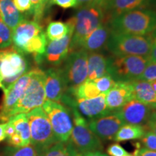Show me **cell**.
Returning <instances> with one entry per match:
<instances>
[{
    "label": "cell",
    "mask_w": 156,
    "mask_h": 156,
    "mask_svg": "<svg viewBox=\"0 0 156 156\" xmlns=\"http://www.w3.org/2000/svg\"><path fill=\"white\" fill-rule=\"evenodd\" d=\"M111 30L123 34L145 36L156 28V12L136 9L113 17Z\"/></svg>",
    "instance_id": "6da1fadb"
},
{
    "label": "cell",
    "mask_w": 156,
    "mask_h": 156,
    "mask_svg": "<svg viewBox=\"0 0 156 156\" xmlns=\"http://www.w3.org/2000/svg\"><path fill=\"white\" fill-rule=\"evenodd\" d=\"M106 46L114 56L149 57L151 44L149 36H136L111 30Z\"/></svg>",
    "instance_id": "7a4b0ae2"
},
{
    "label": "cell",
    "mask_w": 156,
    "mask_h": 156,
    "mask_svg": "<svg viewBox=\"0 0 156 156\" xmlns=\"http://www.w3.org/2000/svg\"><path fill=\"white\" fill-rule=\"evenodd\" d=\"M26 114L30 125V145L34 146L37 154L58 142L48 117L41 106L33 109Z\"/></svg>",
    "instance_id": "3957f363"
},
{
    "label": "cell",
    "mask_w": 156,
    "mask_h": 156,
    "mask_svg": "<svg viewBox=\"0 0 156 156\" xmlns=\"http://www.w3.org/2000/svg\"><path fill=\"white\" fill-rule=\"evenodd\" d=\"M108 75L116 82L130 83L138 80L149 63V57L142 56H114L108 58Z\"/></svg>",
    "instance_id": "277c9868"
},
{
    "label": "cell",
    "mask_w": 156,
    "mask_h": 156,
    "mask_svg": "<svg viewBox=\"0 0 156 156\" xmlns=\"http://www.w3.org/2000/svg\"><path fill=\"white\" fill-rule=\"evenodd\" d=\"M73 18L75 21V29L70 44V49L82 47L87 36L102 25L103 13L102 9L93 4L81 7Z\"/></svg>",
    "instance_id": "5b68a950"
},
{
    "label": "cell",
    "mask_w": 156,
    "mask_h": 156,
    "mask_svg": "<svg viewBox=\"0 0 156 156\" xmlns=\"http://www.w3.org/2000/svg\"><path fill=\"white\" fill-rule=\"evenodd\" d=\"M30 70L31 77L28 87L12 111L11 117L19 114H27L33 109L42 106L46 101L45 72L39 68H34Z\"/></svg>",
    "instance_id": "8992f818"
},
{
    "label": "cell",
    "mask_w": 156,
    "mask_h": 156,
    "mask_svg": "<svg viewBox=\"0 0 156 156\" xmlns=\"http://www.w3.org/2000/svg\"><path fill=\"white\" fill-rule=\"evenodd\" d=\"M73 129L69 141L79 153L95 152L103 149L101 140L90 129L88 123L76 108H72Z\"/></svg>",
    "instance_id": "52a82bcc"
},
{
    "label": "cell",
    "mask_w": 156,
    "mask_h": 156,
    "mask_svg": "<svg viewBox=\"0 0 156 156\" xmlns=\"http://www.w3.org/2000/svg\"><path fill=\"white\" fill-rule=\"evenodd\" d=\"M28 72V64L22 52L14 46L0 49V77L5 89ZM2 89V90H3Z\"/></svg>",
    "instance_id": "ba28073f"
},
{
    "label": "cell",
    "mask_w": 156,
    "mask_h": 156,
    "mask_svg": "<svg viewBox=\"0 0 156 156\" xmlns=\"http://www.w3.org/2000/svg\"><path fill=\"white\" fill-rule=\"evenodd\" d=\"M42 108L48 117L58 141L67 142L73 129V122L69 109L62 103L46 99L42 105Z\"/></svg>",
    "instance_id": "9c48e42d"
},
{
    "label": "cell",
    "mask_w": 156,
    "mask_h": 156,
    "mask_svg": "<svg viewBox=\"0 0 156 156\" xmlns=\"http://www.w3.org/2000/svg\"><path fill=\"white\" fill-rule=\"evenodd\" d=\"M87 51L81 49L74 51L65 59V65L62 70L67 89L75 88L87 79Z\"/></svg>",
    "instance_id": "30bf717a"
},
{
    "label": "cell",
    "mask_w": 156,
    "mask_h": 156,
    "mask_svg": "<svg viewBox=\"0 0 156 156\" xmlns=\"http://www.w3.org/2000/svg\"><path fill=\"white\" fill-rule=\"evenodd\" d=\"M31 77V70H29L19 79L3 89V98L0 105V121L7 122L11 117V112L16 106L25 90L28 87Z\"/></svg>",
    "instance_id": "8fae6325"
},
{
    "label": "cell",
    "mask_w": 156,
    "mask_h": 156,
    "mask_svg": "<svg viewBox=\"0 0 156 156\" xmlns=\"http://www.w3.org/2000/svg\"><path fill=\"white\" fill-rule=\"evenodd\" d=\"M124 122L115 112L99 118L91 119L88 122L90 129L100 140H113Z\"/></svg>",
    "instance_id": "7c38bea8"
},
{
    "label": "cell",
    "mask_w": 156,
    "mask_h": 156,
    "mask_svg": "<svg viewBox=\"0 0 156 156\" xmlns=\"http://www.w3.org/2000/svg\"><path fill=\"white\" fill-rule=\"evenodd\" d=\"M153 109L143 103L132 99L124 106L114 111L124 124L143 125L147 124Z\"/></svg>",
    "instance_id": "4fadbf2b"
},
{
    "label": "cell",
    "mask_w": 156,
    "mask_h": 156,
    "mask_svg": "<svg viewBox=\"0 0 156 156\" xmlns=\"http://www.w3.org/2000/svg\"><path fill=\"white\" fill-rule=\"evenodd\" d=\"M44 89L46 99L59 103L67 90V85L63 70L50 68L45 72Z\"/></svg>",
    "instance_id": "5bb4252c"
},
{
    "label": "cell",
    "mask_w": 156,
    "mask_h": 156,
    "mask_svg": "<svg viewBox=\"0 0 156 156\" xmlns=\"http://www.w3.org/2000/svg\"><path fill=\"white\" fill-rule=\"evenodd\" d=\"M73 33L74 29L63 38L48 42L44 57L48 64L58 66L67 58L69 53Z\"/></svg>",
    "instance_id": "9a60e30c"
},
{
    "label": "cell",
    "mask_w": 156,
    "mask_h": 156,
    "mask_svg": "<svg viewBox=\"0 0 156 156\" xmlns=\"http://www.w3.org/2000/svg\"><path fill=\"white\" fill-rule=\"evenodd\" d=\"M75 108L81 115L87 117L90 120L106 116L112 113L107 108L106 94L104 93H101L98 96L92 98H75Z\"/></svg>",
    "instance_id": "2e32d148"
},
{
    "label": "cell",
    "mask_w": 156,
    "mask_h": 156,
    "mask_svg": "<svg viewBox=\"0 0 156 156\" xmlns=\"http://www.w3.org/2000/svg\"><path fill=\"white\" fill-rule=\"evenodd\" d=\"M41 32L42 26L38 22L23 19L13 30L12 42L14 46L19 51L22 52L25 46Z\"/></svg>",
    "instance_id": "e0dca14e"
},
{
    "label": "cell",
    "mask_w": 156,
    "mask_h": 156,
    "mask_svg": "<svg viewBox=\"0 0 156 156\" xmlns=\"http://www.w3.org/2000/svg\"><path fill=\"white\" fill-rule=\"evenodd\" d=\"M132 99H134L133 87L131 83L127 82H116L115 86L106 94L107 108L112 112Z\"/></svg>",
    "instance_id": "ac0fdd59"
},
{
    "label": "cell",
    "mask_w": 156,
    "mask_h": 156,
    "mask_svg": "<svg viewBox=\"0 0 156 156\" xmlns=\"http://www.w3.org/2000/svg\"><path fill=\"white\" fill-rule=\"evenodd\" d=\"M130 83L133 87L134 99L147 105L153 110H155L156 92L153 89L151 83L141 80H136Z\"/></svg>",
    "instance_id": "d6986e66"
},
{
    "label": "cell",
    "mask_w": 156,
    "mask_h": 156,
    "mask_svg": "<svg viewBox=\"0 0 156 156\" xmlns=\"http://www.w3.org/2000/svg\"><path fill=\"white\" fill-rule=\"evenodd\" d=\"M88 73L87 79L94 80L103 76L108 75V61L102 54L91 52L87 56Z\"/></svg>",
    "instance_id": "ffe728a7"
},
{
    "label": "cell",
    "mask_w": 156,
    "mask_h": 156,
    "mask_svg": "<svg viewBox=\"0 0 156 156\" xmlns=\"http://www.w3.org/2000/svg\"><path fill=\"white\" fill-rule=\"evenodd\" d=\"M110 33L111 30L108 27L101 25L87 36L82 47L87 51L95 52L100 50L107 43Z\"/></svg>",
    "instance_id": "44dd1931"
},
{
    "label": "cell",
    "mask_w": 156,
    "mask_h": 156,
    "mask_svg": "<svg viewBox=\"0 0 156 156\" xmlns=\"http://www.w3.org/2000/svg\"><path fill=\"white\" fill-rule=\"evenodd\" d=\"M0 17L12 30L25 19L24 16L17 10L13 0H0Z\"/></svg>",
    "instance_id": "7402d4cb"
},
{
    "label": "cell",
    "mask_w": 156,
    "mask_h": 156,
    "mask_svg": "<svg viewBox=\"0 0 156 156\" xmlns=\"http://www.w3.org/2000/svg\"><path fill=\"white\" fill-rule=\"evenodd\" d=\"M73 29H75V21L73 17L67 23L53 21L49 23L46 28V38L48 39V41L58 40L65 36Z\"/></svg>",
    "instance_id": "603a6c76"
},
{
    "label": "cell",
    "mask_w": 156,
    "mask_h": 156,
    "mask_svg": "<svg viewBox=\"0 0 156 156\" xmlns=\"http://www.w3.org/2000/svg\"><path fill=\"white\" fill-rule=\"evenodd\" d=\"M15 129V133L18 134L23 140V147L30 144V130L26 114H19L12 116L8 120Z\"/></svg>",
    "instance_id": "cb8c5ba5"
},
{
    "label": "cell",
    "mask_w": 156,
    "mask_h": 156,
    "mask_svg": "<svg viewBox=\"0 0 156 156\" xmlns=\"http://www.w3.org/2000/svg\"><path fill=\"white\" fill-rule=\"evenodd\" d=\"M145 132L143 125L125 124L119 129L113 140L116 142H124L141 139Z\"/></svg>",
    "instance_id": "d4e9b609"
},
{
    "label": "cell",
    "mask_w": 156,
    "mask_h": 156,
    "mask_svg": "<svg viewBox=\"0 0 156 156\" xmlns=\"http://www.w3.org/2000/svg\"><path fill=\"white\" fill-rule=\"evenodd\" d=\"M67 92L77 99L92 98L101 94L93 80H86L75 88L67 89Z\"/></svg>",
    "instance_id": "484cf974"
},
{
    "label": "cell",
    "mask_w": 156,
    "mask_h": 156,
    "mask_svg": "<svg viewBox=\"0 0 156 156\" xmlns=\"http://www.w3.org/2000/svg\"><path fill=\"white\" fill-rule=\"evenodd\" d=\"M79 153L68 140L67 142H57L41 153L38 156H78Z\"/></svg>",
    "instance_id": "4316f807"
},
{
    "label": "cell",
    "mask_w": 156,
    "mask_h": 156,
    "mask_svg": "<svg viewBox=\"0 0 156 156\" xmlns=\"http://www.w3.org/2000/svg\"><path fill=\"white\" fill-rule=\"evenodd\" d=\"M147 2V0H113L109 6L113 17L134 9H140Z\"/></svg>",
    "instance_id": "83f0119b"
},
{
    "label": "cell",
    "mask_w": 156,
    "mask_h": 156,
    "mask_svg": "<svg viewBox=\"0 0 156 156\" xmlns=\"http://www.w3.org/2000/svg\"><path fill=\"white\" fill-rule=\"evenodd\" d=\"M2 156H38L34 146L28 145L21 147H8L4 151Z\"/></svg>",
    "instance_id": "f1b7e54d"
},
{
    "label": "cell",
    "mask_w": 156,
    "mask_h": 156,
    "mask_svg": "<svg viewBox=\"0 0 156 156\" xmlns=\"http://www.w3.org/2000/svg\"><path fill=\"white\" fill-rule=\"evenodd\" d=\"M13 30L9 28L0 17V49L11 46L12 43Z\"/></svg>",
    "instance_id": "f546056e"
},
{
    "label": "cell",
    "mask_w": 156,
    "mask_h": 156,
    "mask_svg": "<svg viewBox=\"0 0 156 156\" xmlns=\"http://www.w3.org/2000/svg\"><path fill=\"white\" fill-rule=\"evenodd\" d=\"M94 83L101 93L106 94L115 86L116 82L109 75L103 76L100 78L94 80Z\"/></svg>",
    "instance_id": "4dcf8cb0"
},
{
    "label": "cell",
    "mask_w": 156,
    "mask_h": 156,
    "mask_svg": "<svg viewBox=\"0 0 156 156\" xmlns=\"http://www.w3.org/2000/svg\"><path fill=\"white\" fill-rule=\"evenodd\" d=\"M33 5L30 14L34 15V20L38 21L41 19L46 5L49 3V0H31Z\"/></svg>",
    "instance_id": "1f68e13d"
},
{
    "label": "cell",
    "mask_w": 156,
    "mask_h": 156,
    "mask_svg": "<svg viewBox=\"0 0 156 156\" xmlns=\"http://www.w3.org/2000/svg\"><path fill=\"white\" fill-rule=\"evenodd\" d=\"M138 80H145L149 83L156 80V62H150L144 70L143 73Z\"/></svg>",
    "instance_id": "d6a6232c"
},
{
    "label": "cell",
    "mask_w": 156,
    "mask_h": 156,
    "mask_svg": "<svg viewBox=\"0 0 156 156\" xmlns=\"http://www.w3.org/2000/svg\"><path fill=\"white\" fill-rule=\"evenodd\" d=\"M141 141L144 147L150 151H156V134L151 130L145 132Z\"/></svg>",
    "instance_id": "836d02e7"
},
{
    "label": "cell",
    "mask_w": 156,
    "mask_h": 156,
    "mask_svg": "<svg viewBox=\"0 0 156 156\" xmlns=\"http://www.w3.org/2000/svg\"><path fill=\"white\" fill-rule=\"evenodd\" d=\"M13 2L20 12H27L32 10L33 5L31 0H13Z\"/></svg>",
    "instance_id": "e575fe53"
},
{
    "label": "cell",
    "mask_w": 156,
    "mask_h": 156,
    "mask_svg": "<svg viewBox=\"0 0 156 156\" xmlns=\"http://www.w3.org/2000/svg\"><path fill=\"white\" fill-rule=\"evenodd\" d=\"M107 153L110 156H124L128 153L119 143L110 145L107 148Z\"/></svg>",
    "instance_id": "d590c367"
},
{
    "label": "cell",
    "mask_w": 156,
    "mask_h": 156,
    "mask_svg": "<svg viewBox=\"0 0 156 156\" xmlns=\"http://www.w3.org/2000/svg\"><path fill=\"white\" fill-rule=\"evenodd\" d=\"M51 5H56L62 8H71L78 6L77 0H49Z\"/></svg>",
    "instance_id": "8d00e7d4"
},
{
    "label": "cell",
    "mask_w": 156,
    "mask_h": 156,
    "mask_svg": "<svg viewBox=\"0 0 156 156\" xmlns=\"http://www.w3.org/2000/svg\"><path fill=\"white\" fill-rule=\"evenodd\" d=\"M151 44V50L149 58L151 62H156V28L149 35Z\"/></svg>",
    "instance_id": "74e56055"
},
{
    "label": "cell",
    "mask_w": 156,
    "mask_h": 156,
    "mask_svg": "<svg viewBox=\"0 0 156 156\" xmlns=\"http://www.w3.org/2000/svg\"><path fill=\"white\" fill-rule=\"evenodd\" d=\"M147 126L156 134V111H152L151 116L147 122Z\"/></svg>",
    "instance_id": "f35d334b"
},
{
    "label": "cell",
    "mask_w": 156,
    "mask_h": 156,
    "mask_svg": "<svg viewBox=\"0 0 156 156\" xmlns=\"http://www.w3.org/2000/svg\"><path fill=\"white\" fill-rule=\"evenodd\" d=\"M113 0H94L93 5L98 6L102 9H108Z\"/></svg>",
    "instance_id": "ab89813d"
},
{
    "label": "cell",
    "mask_w": 156,
    "mask_h": 156,
    "mask_svg": "<svg viewBox=\"0 0 156 156\" xmlns=\"http://www.w3.org/2000/svg\"><path fill=\"white\" fill-rule=\"evenodd\" d=\"M138 156H156V151H150L147 148L142 147L139 150Z\"/></svg>",
    "instance_id": "60d3db41"
},
{
    "label": "cell",
    "mask_w": 156,
    "mask_h": 156,
    "mask_svg": "<svg viewBox=\"0 0 156 156\" xmlns=\"http://www.w3.org/2000/svg\"><path fill=\"white\" fill-rule=\"evenodd\" d=\"M6 126H7V122L0 124V143L7 138V134L5 132Z\"/></svg>",
    "instance_id": "b9f144b4"
},
{
    "label": "cell",
    "mask_w": 156,
    "mask_h": 156,
    "mask_svg": "<svg viewBox=\"0 0 156 156\" xmlns=\"http://www.w3.org/2000/svg\"><path fill=\"white\" fill-rule=\"evenodd\" d=\"M78 156H108L106 154L101 153L99 151L95 152H88L85 153H79Z\"/></svg>",
    "instance_id": "7bdbcfd3"
},
{
    "label": "cell",
    "mask_w": 156,
    "mask_h": 156,
    "mask_svg": "<svg viewBox=\"0 0 156 156\" xmlns=\"http://www.w3.org/2000/svg\"><path fill=\"white\" fill-rule=\"evenodd\" d=\"M78 5L80 7H84V6H87L93 5L94 2V0H77Z\"/></svg>",
    "instance_id": "ee69618b"
},
{
    "label": "cell",
    "mask_w": 156,
    "mask_h": 156,
    "mask_svg": "<svg viewBox=\"0 0 156 156\" xmlns=\"http://www.w3.org/2000/svg\"><path fill=\"white\" fill-rule=\"evenodd\" d=\"M136 148L135 151H134V153H127L124 156H138V152H139V150L140 149V148H141V146H140V144L139 143V142H136Z\"/></svg>",
    "instance_id": "f6af8a7d"
},
{
    "label": "cell",
    "mask_w": 156,
    "mask_h": 156,
    "mask_svg": "<svg viewBox=\"0 0 156 156\" xmlns=\"http://www.w3.org/2000/svg\"><path fill=\"white\" fill-rule=\"evenodd\" d=\"M150 83H151V85L152 87H153V89L156 92V80L150 82Z\"/></svg>",
    "instance_id": "bcb514c9"
},
{
    "label": "cell",
    "mask_w": 156,
    "mask_h": 156,
    "mask_svg": "<svg viewBox=\"0 0 156 156\" xmlns=\"http://www.w3.org/2000/svg\"><path fill=\"white\" fill-rule=\"evenodd\" d=\"M0 88H2V89L4 88L3 85H2V80L1 77H0Z\"/></svg>",
    "instance_id": "7dc6e473"
}]
</instances>
